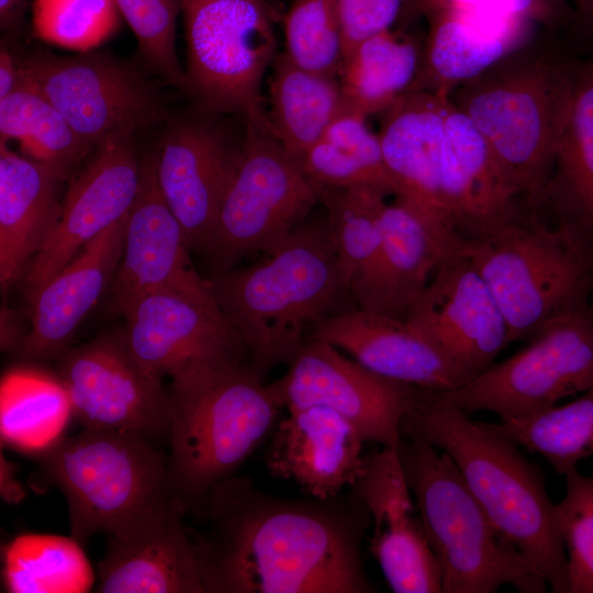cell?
<instances>
[{"label": "cell", "mask_w": 593, "mask_h": 593, "mask_svg": "<svg viewBox=\"0 0 593 593\" xmlns=\"http://www.w3.org/2000/svg\"><path fill=\"white\" fill-rule=\"evenodd\" d=\"M294 501L230 477L187 511L205 593L373 592L360 545L371 521L351 502Z\"/></svg>", "instance_id": "6da1fadb"}, {"label": "cell", "mask_w": 593, "mask_h": 593, "mask_svg": "<svg viewBox=\"0 0 593 593\" xmlns=\"http://www.w3.org/2000/svg\"><path fill=\"white\" fill-rule=\"evenodd\" d=\"M401 436L450 456L495 527L526 557L555 593H570L568 560L541 470L491 423L415 387Z\"/></svg>", "instance_id": "7a4b0ae2"}, {"label": "cell", "mask_w": 593, "mask_h": 593, "mask_svg": "<svg viewBox=\"0 0 593 593\" xmlns=\"http://www.w3.org/2000/svg\"><path fill=\"white\" fill-rule=\"evenodd\" d=\"M171 379L168 477L187 511L234 474L273 430L282 406L247 357L195 363Z\"/></svg>", "instance_id": "3957f363"}, {"label": "cell", "mask_w": 593, "mask_h": 593, "mask_svg": "<svg viewBox=\"0 0 593 593\" xmlns=\"http://www.w3.org/2000/svg\"><path fill=\"white\" fill-rule=\"evenodd\" d=\"M574 61L533 42L458 86L450 101L488 142L527 210H541L572 97Z\"/></svg>", "instance_id": "277c9868"}, {"label": "cell", "mask_w": 593, "mask_h": 593, "mask_svg": "<svg viewBox=\"0 0 593 593\" xmlns=\"http://www.w3.org/2000/svg\"><path fill=\"white\" fill-rule=\"evenodd\" d=\"M265 255L211 280L221 310L261 373L289 363L304 343V332L329 315L348 290L327 219H305Z\"/></svg>", "instance_id": "5b68a950"}, {"label": "cell", "mask_w": 593, "mask_h": 593, "mask_svg": "<svg viewBox=\"0 0 593 593\" xmlns=\"http://www.w3.org/2000/svg\"><path fill=\"white\" fill-rule=\"evenodd\" d=\"M458 249L491 290L508 340L532 338L556 316L590 301L589 247L562 225L518 210L483 231L459 237Z\"/></svg>", "instance_id": "8992f818"}, {"label": "cell", "mask_w": 593, "mask_h": 593, "mask_svg": "<svg viewBox=\"0 0 593 593\" xmlns=\"http://www.w3.org/2000/svg\"><path fill=\"white\" fill-rule=\"evenodd\" d=\"M399 455L440 566L444 593H492L504 584L519 592L546 591L547 582L495 527L449 455L405 438Z\"/></svg>", "instance_id": "52a82bcc"}, {"label": "cell", "mask_w": 593, "mask_h": 593, "mask_svg": "<svg viewBox=\"0 0 593 593\" xmlns=\"http://www.w3.org/2000/svg\"><path fill=\"white\" fill-rule=\"evenodd\" d=\"M41 473L65 495L70 536L127 530L165 507L172 495L167 459L150 438L83 428L37 455Z\"/></svg>", "instance_id": "ba28073f"}, {"label": "cell", "mask_w": 593, "mask_h": 593, "mask_svg": "<svg viewBox=\"0 0 593 593\" xmlns=\"http://www.w3.org/2000/svg\"><path fill=\"white\" fill-rule=\"evenodd\" d=\"M245 124L238 166L205 253L217 273L247 255L273 251L320 201L318 187L284 149L268 114Z\"/></svg>", "instance_id": "9c48e42d"}, {"label": "cell", "mask_w": 593, "mask_h": 593, "mask_svg": "<svg viewBox=\"0 0 593 593\" xmlns=\"http://www.w3.org/2000/svg\"><path fill=\"white\" fill-rule=\"evenodd\" d=\"M186 92L211 114H267L264 77L277 57L267 0H180Z\"/></svg>", "instance_id": "30bf717a"}, {"label": "cell", "mask_w": 593, "mask_h": 593, "mask_svg": "<svg viewBox=\"0 0 593 593\" xmlns=\"http://www.w3.org/2000/svg\"><path fill=\"white\" fill-rule=\"evenodd\" d=\"M593 387V318L589 303L547 322L508 359L437 396L467 413L489 411L502 422L528 418Z\"/></svg>", "instance_id": "8fae6325"}, {"label": "cell", "mask_w": 593, "mask_h": 593, "mask_svg": "<svg viewBox=\"0 0 593 593\" xmlns=\"http://www.w3.org/2000/svg\"><path fill=\"white\" fill-rule=\"evenodd\" d=\"M20 61L23 82L44 94L91 149L109 137L157 125L168 115L155 83L137 66L110 53L61 56L35 49Z\"/></svg>", "instance_id": "7c38bea8"}, {"label": "cell", "mask_w": 593, "mask_h": 593, "mask_svg": "<svg viewBox=\"0 0 593 593\" xmlns=\"http://www.w3.org/2000/svg\"><path fill=\"white\" fill-rule=\"evenodd\" d=\"M57 360V377L83 428L148 438L168 435V390L163 378L146 371L133 357L122 332L66 349Z\"/></svg>", "instance_id": "4fadbf2b"}, {"label": "cell", "mask_w": 593, "mask_h": 593, "mask_svg": "<svg viewBox=\"0 0 593 593\" xmlns=\"http://www.w3.org/2000/svg\"><path fill=\"white\" fill-rule=\"evenodd\" d=\"M288 365L287 372L269 383L282 409H329L350 422L365 441L399 448L414 385L379 376L333 345L312 338Z\"/></svg>", "instance_id": "5bb4252c"}, {"label": "cell", "mask_w": 593, "mask_h": 593, "mask_svg": "<svg viewBox=\"0 0 593 593\" xmlns=\"http://www.w3.org/2000/svg\"><path fill=\"white\" fill-rule=\"evenodd\" d=\"M133 135L112 136L69 179L59 215L25 273L30 299L88 243L130 212L141 184Z\"/></svg>", "instance_id": "9a60e30c"}, {"label": "cell", "mask_w": 593, "mask_h": 593, "mask_svg": "<svg viewBox=\"0 0 593 593\" xmlns=\"http://www.w3.org/2000/svg\"><path fill=\"white\" fill-rule=\"evenodd\" d=\"M404 320L470 379L490 368L510 344L491 290L458 245L441 259Z\"/></svg>", "instance_id": "2e32d148"}, {"label": "cell", "mask_w": 593, "mask_h": 593, "mask_svg": "<svg viewBox=\"0 0 593 593\" xmlns=\"http://www.w3.org/2000/svg\"><path fill=\"white\" fill-rule=\"evenodd\" d=\"M124 342L149 373L174 377L195 363L249 353L215 296L178 290L142 295L122 313Z\"/></svg>", "instance_id": "e0dca14e"}, {"label": "cell", "mask_w": 593, "mask_h": 593, "mask_svg": "<svg viewBox=\"0 0 593 593\" xmlns=\"http://www.w3.org/2000/svg\"><path fill=\"white\" fill-rule=\"evenodd\" d=\"M394 197L382 210L377 251L354 277L349 291L358 307L404 320L459 236L416 201Z\"/></svg>", "instance_id": "ac0fdd59"}, {"label": "cell", "mask_w": 593, "mask_h": 593, "mask_svg": "<svg viewBox=\"0 0 593 593\" xmlns=\"http://www.w3.org/2000/svg\"><path fill=\"white\" fill-rule=\"evenodd\" d=\"M239 154L240 147H233L206 121H176L164 134L156 153V178L191 250L206 253Z\"/></svg>", "instance_id": "d6986e66"}, {"label": "cell", "mask_w": 593, "mask_h": 593, "mask_svg": "<svg viewBox=\"0 0 593 593\" xmlns=\"http://www.w3.org/2000/svg\"><path fill=\"white\" fill-rule=\"evenodd\" d=\"M183 228L165 201L156 178V153L142 158L141 184L127 214L122 257L111 288L123 311L144 294L178 290L214 298L212 281L190 259Z\"/></svg>", "instance_id": "ffe728a7"}, {"label": "cell", "mask_w": 593, "mask_h": 593, "mask_svg": "<svg viewBox=\"0 0 593 593\" xmlns=\"http://www.w3.org/2000/svg\"><path fill=\"white\" fill-rule=\"evenodd\" d=\"M186 506L174 497L150 517L109 535L96 592L205 593Z\"/></svg>", "instance_id": "44dd1931"}, {"label": "cell", "mask_w": 593, "mask_h": 593, "mask_svg": "<svg viewBox=\"0 0 593 593\" xmlns=\"http://www.w3.org/2000/svg\"><path fill=\"white\" fill-rule=\"evenodd\" d=\"M312 339L348 353L372 372L433 391H451L470 377L405 320L360 307L329 314Z\"/></svg>", "instance_id": "7402d4cb"}, {"label": "cell", "mask_w": 593, "mask_h": 593, "mask_svg": "<svg viewBox=\"0 0 593 593\" xmlns=\"http://www.w3.org/2000/svg\"><path fill=\"white\" fill-rule=\"evenodd\" d=\"M276 424L265 454L268 471L290 480L316 500L337 497L361 473L367 457L357 428L323 406L288 410Z\"/></svg>", "instance_id": "603a6c76"}, {"label": "cell", "mask_w": 593, "mask_h": 593, "mask_svg": "<svg viewBox=\"0 0 593 593\" xmlns=\"http://www.w3.org/2000/svg\"><path fill=\"white\" fill-rule=\"evenodd\" d=\"M428 30L410 88L449 97L458 86L533 42L538 25L489 12L445 9L425 16Z\"/></svg>", "instance_id": "cb8c5ba5"}, {"label": "cell", "mask_w": 593, "mask_h": 593, "mask_svg": "<svg viewBox=\"0 0 593 593\" xmlns=\"http://www.w3.org/2000/svg\"><path fill=\"white\" fill-rule=\"evenodd\" d=\"M128 214V213H127ZM127 215L88 243L30 300L31 329L20 343L33 359L57 358L112 284L123 253Z\"/></svg>", "instance_id": "d4e9b609"}, {"label": "cell", "mask_w": 593, "mask_h": 593, "mask_svg": "<svg viewBox=\"0 0 593 593\" xmlns=\"http://www.w3.org/2000/svg\"><path fill=\"white\" fill-rule=\"evenodd\" d=\"M440 193L459 237L474 235L519 210L488 142L451 101L445 124Z\"/></svg>", "instance_id": "484cf974"}, {"label": "cell", "mask_w": 593, "mask_h": 593, "mask_svg": "<svg viewBox=\"0 0 593 593\" xmlns=\"http://www.w3.org/2000/svg\"><path fill=\"white\" fill-rule=\"evenodd\" d=\"M447 96L411 90L381 112L378 134L385 166L401 194L416 201L452 230L440 193ZM455 231V230H454Z\"/></svg>", "instance_id": "4316f807"}, {"label": "cell", "mask_w": 593, "mask_h": 593, "mask_svg": "<svg viewBox=\"0 0 593 593\" xmlns=\"http://www.w3.org/2000/svg\"><path fill=\"white\" fill-rule=\"evenodd\" d=\"M57 169L0 142V282L7 289L26 273L59 215Z\"/></svg>", "instance_id": "83f0119b"}, {"label": "cell", "mask_w": 593, "mask_h": 593, "mask_svg": "<svg viewBox=\"0 0 593 593\" xmlns=\"http://www.w3.org/2000/svg\"><path fill=\"white\" fill-rule=\"evenodd\" d=\"M593 248V56L575 60L572 97L541 210Z\"/></svg>", "instance_id": "f1b7e54d"}, {"label": "cell", "mask_w": 593, "mask_h": 593, "mask_svg": "<svg viewBox=\"0 0 593 593\" xmlns=\"http://www.w3.org/2000/svg\"><path fill=\"white\" fill-rule=\"evenodd\" d=\"M271 67L268 119L284 149L301 161L348 109L337 78L309 71L284 52Z\"/></svg>", "instance_id": "f546056e"}, {"label": "cell", "mask_w": 593, "mask_h": 593, "mask_svg": "<svg viewBox=\"0 0 593 593\" xmlns=\"http://www.w3.org/2000/svg\"><path fill=\"white\" fill-rule=\"evenodd\" d=\"M422 47L392 29L372 35L344 55L338 82L349 111L380 114L412 87Z\"/></svg>", "instance_id": "4dcf8cb0"}, {"label": "cell", "mask_w": 593, "mask_h": 593, "mask_svg": "<svg viewBox=\"0 0 593 593\" xmlns=\"http://www.w3.org/2000/svg\"><path fill=\"white\" fill-rule=\"evenodd\" d=\"M71 415L69 396L57 374L19 367L2 377V443L37 456L63 438Z\"/></svg>", "instance_id": "1f68e13d"}, {"label": "cell", "mask_w": 593, "mask_h": 593, "mask_svg": "<svg viewBox=\"0 0 593 593\" xmlns=\"http://www.w3.org/2000/svg\"><path fill=\"white\" fill-rule=\"evenodd\" d=\"M301 164L317 187H373L401 194L385 166L378 134L369 128L366 116L349 110L335 119Z\"/></svg>", "instance_id": "d6a6232c"}, {"label": "cell", "mask_w": 593, "mask_h": 593, "mask_svg": "<svg viewBox=\"0 0 593 593\" xmlns=\"http://www.w3.org/2000/svg\"><path fill=\"white\" fill-rule=\"evenodd\" d=\"M94 574L71 536L21 534L2 550V583L10 593H86Z\"/></svg>", "instance_id": "836d02e7"}, {"label": "cell", "mask_w": 593, "mask_h": 593, "mask_svg": "<svg viewBox=\"0 0 593 593\" xmlns=\"http://www.w3.org/2000/svg\"><path fill=\"white\" fill-rule=\"evenodd\" d=\"M0 142H16L21 153L68 180L93 150L37 89L24 83L0 100Z\"/></svg>", "instance_id": "e575fe53"}, {"label": "cell", "mask_w": 593, "mask_h": 593, "mask_svg": "<svg viewBox=\"0 0 593 593\" xmlns=\"http://www.w3.org/2000/svg\"><path fill=\"white\" fill-rule=\"evenodd\" d=\"M519 446L542 456L564 475L593 455V387L564 405H555L528 418L491 423Z\"/></svg>", "instance_id": "d590c367"}, {"label": "cell", "mask_w": 593, "mask_h": 593, "mask_svg": "<svg viewBox=\"0 0 593 593\" xmlns=\"http://www.w3.org/2000/svg\"><path fill=\"white\" fill-rule=\"evenodd\" d=\"M318 193L327 211L339 271L349 290L354 277L377 251L381 214L390 194L373 187H318Z\"/></svg>", "instance_id": "8d00e7d4"}, {"label": "cell", "mask_w": 593, "mask_h": 593, "mask_svg": "<svg viewBox=\"0 0 593 593\" xmlns=\"http://www.w3.org/2000/svg\"><path fill=\"white\" fill-rule=\"evenodd\" d=\"M287 56L300 67L338 77L344 44L337 0H293L283 19Z\"/></svg>", "instance_id": "74e56055"}, {"label": "cell", "mask_w": 593, "mask_h": 593, "mask_svg": "<svg viewBox=\"0 0 593 593\" xmlns=\"http://www.w3.org/2000/svg\"><path fill=\"white\" fill-rule=\"evenodd\" d=\"M134 33L145 66L165 83L186 92V71L176 49L180 0H113Z\"/></svg>", "instance_id": "f35d334b"}, {"label": "cell", "mask_w": 593, "mask_h": 593, "mask_svg": "<svg viewBox=\"0 0 593 593\" xmlns=\"http://www.w3.org/2000/svg\"><path fill=\"white\" fill-rule=\"evenodd\" d=\"M120 12L113 0H33L32 26L48 43L88 51L119 27Z\"/></svg>", "instance_id": "ab89813d"}, {"label": "cell", "mask_w": 593, "mask_h": 593, "mask_svg": "<svg viewBox=\"0 0 593 593\" xmlns=\"http://www.w3.org/2000/svg\"><path fill=\"white\" fill-rule=\"evenodd\" d=\"M566 495L553 519L568 560L570 593H593V475L566 474Z\"/></svg>", "instance_id": "60d3db41"}, {"label": "cell", "mask_w": 593, "mask_h": 593, "mask_svg": "<svg viewBox=\"0 0 593 593\" xmlns=\"http://www.w3.org/2000/svg\"><path fill=\"white\" fill-rule=\"evenodd\" d=\"M445 9L517 18L548 30H557L573 22L570 0H405L404 12L426 16Z\"/></svg>", "instance_id": "b9f144b4"}, {"label": "cell", "mask_w": 593, "mask_h": 593, "mask_svg": "<svg viewBox=\"0 0 593 593\" xmlns=\"http://www.w3.org/2000/svg\"><path fill=\"white\" fill-rule=\"evenodd\" d=\"M404 8L405 0H337L344 55L361 41L392 29Z\"/></svg>", "instance_id": "7bdbcfd3"}, {"label": "cell", "mask_w": 593, "mask_h": 593, "mask_svg": "<svg viewBox=\"0 0 593 593\" xmlns=\"http://www.w3.org/2000/svg\"><path fill=\"white\" fill-rule=\"evenodd\" d=\"M20 58L2 42L0 49V100L23 86Z\"/></svg>", "instance_id": "ee69618b"}, {"label": "cell", "mask_w": 593, "mask_h": 593, "mask_svg": "<svg viewBox=\"0 0 593 593\" xmlns=\"http://www.w3.org/2000/svg\"><path fill=\"white\" fill-rule=\"evenodd\" d=\"M15 467L8 461L1 452L0 458V493L4 502L10 504L20 503L24 497V489L15 479Z\"/></svg>", "instance_id": "f6af8a7d"}, {"label": "cell", "mask_w": 593, "mask_h": 593, "mask_svg": "<svg viewBox=\"0 0 593 593\" xmlns=\"http://www.w3.org/2000/svg\"><path fill=\"white\" fill-rule=\"evenodd\" d=\"M30 0H0V25L3 32L20 27Z\"/></svg>", "instance_id": "bcb514c9"}, {"label": "cell", "mask_w": 593, "mask_h": 593, "mask_svg": "<svg viewBox=\"0 0 593 593\" xmlns=\"http://www.w3.org/2000/svg\"><path fill=\"white\" fill-rule=\"evenodd\" d=\"M573 22L585 34L593 37V0H570Z\"/></svg>", "instance_id": "7dc6e473"}, {"label": "cell", "mask_w": 593, "mask_h": 593, "mask_svg": "<svg viewBox=\"0 0 593 593\" xmlns=\"http://www.w3.org/2000/svg\"><path fill=\"white\" fill-rule=\"evenodd\" d=\"M589 311L593 318V295L590 298V301H589Z\"/></svg>", "instance_id": "c3c4849f"}, {"label": "cell", "mask_w": 593, "mask_h": 593, "mask_svg": "<svg viewBox=\"0 0 593 593\" xmlns=\"http://www.w3.org/2000/svg\"><path fill=\"white\" fill-rule=\"evenodd\" d=\"M591 256H592V260H593V249H592V251H591Z\"/></svg>", "instance_id": "681fc988"}]
</instances>
